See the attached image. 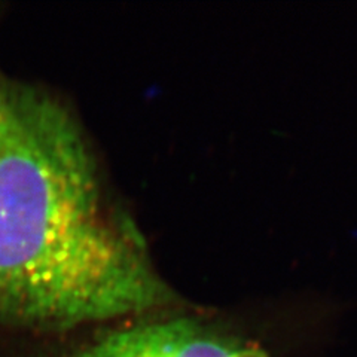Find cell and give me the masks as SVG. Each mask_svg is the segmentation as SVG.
Masks as SVG:
<instances>
[{
	"label": "cell",
	"instance_id": "6da1fadb",
	"mask_svg": "<svg viewBox=\"0 0 357 357\" xmlns=\"http://www.w3.org/2000/svg\"><path fill=\"white\" fill-rule=\"evenodd\" d=\"M0 151V323L61 331L172 305L142 237L110 207L57 100L8 88Z\"/></svg>",
	"mask_w": 357,
	"mask_h": 357
},
{
	"label": "cell",
	"instance_id": "7a4b0ae2",
	"mask_svg": "<svg viewBox=\"0 0 357 357\" xmlns=\"http://www.w3.org/2000/svg\"><path fill=\"white\" fill-rule=\"evenodd\" d=\"M39 357H271L264 345L194 317H167L109 332L81 349Z\"/></svg>",
	"mask_w": 357,
	"mask_h": 357
},
{
	"label": "cell",
	"instance_id": "3957f363",
	"mask_svg": "<svg viewBox=\"0 0 357 357\" xmlns=\"http://www.w3.org/2000/svg\"><path fill=\"white\" fill-rule=\"evenodd\" d=\"M9 126H10V105H9L8 88L0 85V151H2L3 143L6 140Z\"/></svg>",
	"mask_w": 357,
	"mask_h": 357
}]
</instances>
